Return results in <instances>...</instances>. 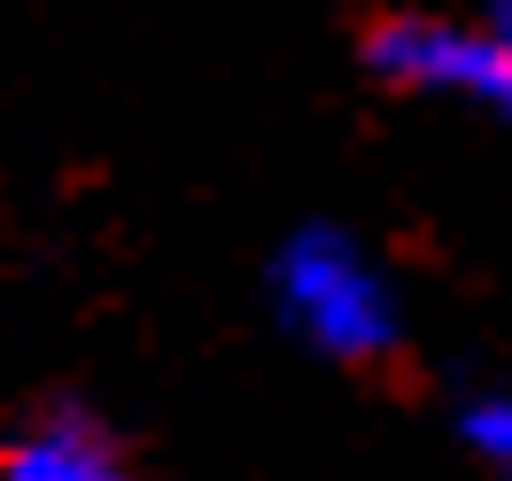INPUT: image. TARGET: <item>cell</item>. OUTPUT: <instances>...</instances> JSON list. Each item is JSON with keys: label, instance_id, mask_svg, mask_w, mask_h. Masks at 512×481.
Listing matches in <instances>:
<instances>
[{"label": "cell", "instance_id": "3", "mask_svg": "<svg viewBox=\"0 0 512 481\" xmlns=\"http://www.w3.org/2000/svg\"><path fill=\"white\" fill-rule=\"evenodd\" d=\"M0 481H140V474H132L125 435H117L94 404L55 396V404H39L32 419L8 427Z\"/></svg>", "mask_w": 512, "mask_h": 481}, {"label": "cell", "instance_id": "4", "mask_svg": "<svg viewBox=\"0 0 512 481\" xmlns=\"http://www.w3.org/2000/svg\"><path fill=\"white\" fill-rule=\"evenodd\" d=\"M450 443L466 450L481 481H512V388L505 381H466L450 396Z\"/></svg>", "mask_w": 512, "mask_h": 481}, {"label": "cell", "instance_id": "2", "mask_svg": "<svg viewBox=\"0 0 512 481\" xmlns=\"http://www.w3.org/2000/svg\"><path fill=\"white\" fill-rule=\"evenodd\" d=\"M357 63L396 94L458 101V109H481L489 125L512 132V47L481 16L466 24V16H435V8H388L365 24Z\"/></svg>", "mask_w": 512, "mask_h": 481}, {"label": "cell", "instance_id": "5", "mask_svg": "<svg viewBox=\"0 0 512 481\" xmlns=\"http://www.w3.org/2000/svg\"><path fill=\"white\" fill-rule=\"evenodd\" d=\"M481 24H489V32L512 47V0H489V8H481Z\"/></svg>", "mask_w": 512, "mask_h": 481}, {"label": "cell", "instance_id": "1", "mask_svg": "<svg viewBox=\"0 0 512 481\" xmlns=\"http://www.w3.org/2000/svg\"><path fill=\"white\" fill-rule=\"evenodd\" d=\"M264 303L295 350L342 373H373L404 350V288L381 249L334 218H303L280 233L264 264Z\"/></svg>", "mask_w": 512, "mask_h": 481}]
</instances>
